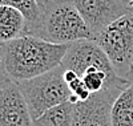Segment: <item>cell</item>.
Returning a JSON list of instances; mask_svg holds the SVG:
<instances>
[{
	"label": "cell",
	"instance_id": "cell-4",
	"mask_svg": "<svg viewBox=\"0 0 133 126\" xmlns=\"http://www.w3.org/2000/svg\"><path fill=\"white\" fill-rule=\"evenodd\" d=\"M116 73L130 80L133 64V12H128L105 27L95 37Z\"/></svg>",
	"mask_w": 133,
	"mask_h": 126
},
{
	"label": "cell",
	"instance_id": "cell-3",
	"mask_svg": "<svg viewBox=\"0 0 133 126\" xmlns=\"http://www.w3.org/2000/svg\"><path fill=\"white\" fill-rule=\"evenodd\" d=\"M17 86L29 108L33 121L47 110L71 101L72 97L68 85L64 81L61 66L39 77L17 82Z\"/></svg>",
	"mask_w": 133,
	"mask_h": 126
},
{
	"label": "cell",
	"instance_id": "cell-11",
	"mask_svg": "<svg viewBox=\"0 0 133 126\" xmlns=\"http://www.w3.org/2000/svg\"><path fill=\"white\" fill-rule=\"evenodd\" d=\"M112 126H133V78L113 104Z\"/></svg>",
	"mask_w": 133,
	"mask_h": 126
},
{
	"label": "cell",
	"instance_id": "cell-2",
	"mask_svg": "<svg viewBox=\"0 0 133 126\" xmlns=\"http://www.w3.org/2000/svg\"><path fill=\"white\" fill-rule=\"evenodd\" d=\"M39 5L40 20L29 35L59 45L93 40L91 29L77 12L72 0H44Z\"/></svg>",
	"mask_w": 133,
	"mask_h": 126
},
{
	"label": "cell",
	"instance_id": "cell-12",
	"mask_svg": "<svg viewBox=\"0 0 133 126\" xmlns=\"http://www.w3.org/2000/svg\"><path fill=\"white\" fill-rule=\"evenodd\" d=\"M0 5L12 7L20 11L27 20V33H32L40 20L39 0H0Z\"/></svg>",
	"mask_w": 133,
	"mask_h": 126
},
{
	"label": "cell",
	"instance_id": "cell-14",
	"mask_svg": "<svg viewBox=\"0 0 133 126\" xmlns=\"http://www.w3.org/2000/svg\"><path fill=\"white\" fill-rule=\"evenodd\" d=\"M0 74H4V72H3V64H2V43H0Z\"/></svg>",
	"mask_w": 133,
	"mask_h": 126
},
{
	"label": "cell",
	"instance_id": "cell-15",
	"mask_svg": "<svg viewBox=\"0 0 133 126\" xmlns=\"http://www.w3.org/2000/svg\"><path fill=\"white\" fill-rule=\"evenodd\" d=\"M5 80H7V77L4 74H0V88H2V85L5 82Z\"/></svg>",
	"mask_w": 133,
	"mask_h": 126
},
{
	"label": "cell",
	"instance_id": "cell-16",
	"mask_svg": "<svg viewBox=\"0 0 133 126\" xmlns=\"http://www.w3.org/2000/svg\"><path fill=\"white\" fill-rule=\"evenodd\" d=\"M133 78V64H132V71H130V80Z\"/></svg>",
	"mask_w": 133,
	"mask_h": 126
},
{
	"label": "cell",
	"instance_id": "cell-8",
	"mask_svg": "<svg viewBox=\"0 0 133 126\" xmlns=\"http://www.w3.org/2000/svg\"><path fill=\"white\" fill-rule=\"evenodd\" d=\"M0 126H33L29 108L17 84L8 78L0 88Z\"/></svg>",
	"mask_w": 133,
	"mask_h": 126
},
{
	"label": "cell",
	"instance_id": "cell-7",
	"mask_svg": "<svg viewBox=\"0 0 133 126\" xmlns=\"http://www.w3.org/2000/svg\"><path fill=\"white\" fill-rule=\"evenodd\" d=\"M72 3L91 29L93 40L110 23L129 12L118 0H72Z\"/></svg>",
	"mask_w": 133,
	"mask_h": 126
},
{
	"label": "cell",
	"instance_id": "cell-9",
	"mask_svg": "<svg viewBox=\"0 0 133 126\" xmlns=\"http://www.w3.org/2000/svg\"><path fill=\"white\" fill-rule=\"evenodd\" d=\"M27 33V20L16 8L0 5V43L12 41Z\"/></svg>",
	"mask_w": 133,
	"mask_h": 126
},
{
	"label": "cell",
	"instance_id": "cell-6",
	"mask_svg": "<svg viewBox=\"0 0 133 126\" xmlns=\"http://www.w3.org/2000/svg\"><path fill=\"white\" fill-rule=\"evenodd\" d=\"M123 90L104 89L75 104V126H112V108Z\"/></svg>",
	"mask_w": 133,
	"mask_h": 126
},
{
	"label": "cell",
	"instance_id": "cell-10",
	"mask_svg": "<svg viewBox=\"0 0 133 126\" xmlns=\"http://www.w3.org/2000/svg\"><path fill=\"white\" fill-rule=\"evenodd\" d=\"M33 126H75V104L68 101L47 110L33 121Z\"/></svg>",
	"mask_w": 133,
	"mask_h": 126
},
{
	"label": "cell",
	"instance_id": "cell-1",
	"mask_svg": "<svg viewBox=\"0 0 133 126\" xmlns=\"http://www.w3.org/2000/svg\"><path fill=\"white\" fill-rule=\"evenodd\" d=\"M68 45L52 44L35 35L20 36L2 44L3 72L8 80L21 82L60 66Z\"/></svg>",
	"mask_w": 133,
	"mask_h": 126
},
{
	"label": "cell",
	"instance_id": "cell-5",
	"mask_svg": "<svg viewBox=\"0 0 133 126\" xmlns=\"http://www.w3.org/2000/svg\"><path fill=\"white\" fill-rule=\"evenodd\" d=\"M60 66L63 69L73 71L79 76H81L89 68H97L110 77H120L107 54L95 40H81L69 44Z\"/></svg>",
	"mask_w": 133,
	"mask_h": 126
},
{
	"label": "cell",
	"instance_id": "cell-13",
	"mask_svg": "<svg viewBox=\"0 0 133 126\" xmlns=\"http://www.w3.org/2000/svg\"><path fill=\"white\" fill-rule=\"evenodd\" d=\"M118 2L125 7L129 12H133V0H118Z\"/></svg>",
	"mask_w": 133,
	"mask_h": 126
}]
</instances>
